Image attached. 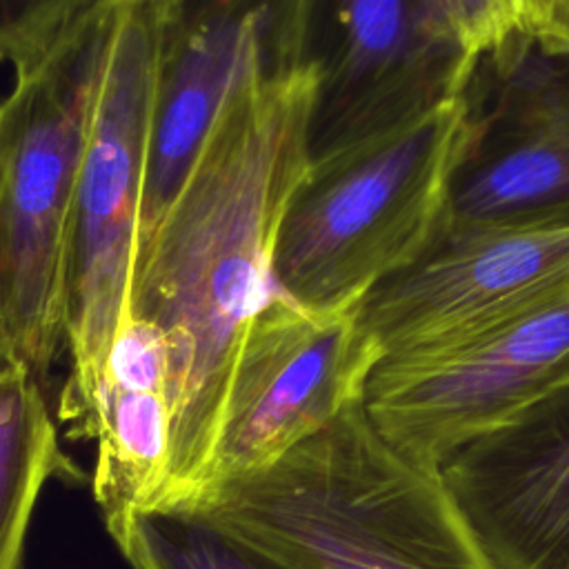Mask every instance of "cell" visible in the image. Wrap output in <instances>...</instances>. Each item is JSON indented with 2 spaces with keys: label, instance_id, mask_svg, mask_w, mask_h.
Instances as JSON below:
<instances>
[{
  "label": "cell",
  "instance_id": "cell-1",
  "mask_svg": "<svg viewBox=\"0 0 569 569\" xmlns=\"http://www.w3.org/2000/svg\"><path fill=\"white\" fill-rule=\"evenodd\" d=\"M318 84L313 58L251 69L138 244L129 313L151 322L169 351L171 473L160 505L198 491L244 331L276 293V242L311 164Z\"/></svg>",
  "mask_w": 569,
  "mask_h": 569
},
{
  "label": "cell",
  "instance_id": "cell-2",
  "mask_svg": "<svg viewBox=\"0 0 569 569\" xmlns=\"http://www.w3.org/2000/svg\"><path fill=\"white\" fill-rule=\"evenodd\" d=\"M187 505L300 569H491L440 471L391 447L362 398Z\"/></svg>",
  "mask_w": 569,
  "mask_h": 569
},
{
  "label": "cell",
  "instance_id": "cell-3",
  "mask_svg": "<svg viewBox=\"0 0 569 569\" xmlns=\"http://www.w3.org/2000/svg\"><path fill=\"white\" fill-rule=\"evenodd\" d=\"M467 138L458 96L311 158L278 233L276 291L313 311H349L411 267L447 220Z\"/></svg>",
  "mask_w": 569,
  "mask_h": 569
},
{
  "label": "cell",
  "instance_id": "cell-4",
  "mask_svg": "<svg viewBox=\"0 0 569 569\" xmlns=\"http://www.w3.org/2000/svg\"><path fill=\"white\" fill-rule=\"evenodd\" d=\"M169 0L109 7L73 200L64 345L71 373L58 416L93 436L107 356L129 320L142 222L151 113Z\"/></svg>",
  "mask_w": 569,
  "mask_h": 569
},
{
  "label": "cell",
  "instance_id": "cell-5",
  "mask_svg": "<svg viewBox=\"0 0 569 569\" xmlns=\"http://www.w3.org/2000/svg\"><path fill=\"white\" fill-rule=\"evenodd\" d=\"M109 9L44 60L13 71L0 100V280L18 362L40 382L64 345L76 184Z\"/></svg>",
  "mask_w": 569,
  "mask_h": 569
},
{
  "label": "cell",
  "instance_id": "cell-6",
  "mask_svg": "<svg viewBox=\"0 0 569 569\" xmlns=\"http://www.w3.org/2000/svg\"><path fill=\"white\" fill-rule=\"evenodd\" d=\"M569 385V293L460 340L385 356L362 405L380 436L431 469Z\"/></svg>",
  "mask_w": 569,
  "mask_h": 569
},
{
  "label": "cell",
  "instance_id": "cell-7",
  "mask_svg": "<svg viewBox=\"0 0 569 569\" xmlns=\"http://www.w3.org/2000/svg\"><path fill=\"white\" fill-rule=\"evenodd\" d=\"M380 358L356 309L313 311L276 291L244 331L216 449L193 498L273 465L318 433L362 398Z\"/></svg>",
  "mask_w": 569,
  "mask_h": 569
},
{
  "label": "cell",
  "instance_id": "cell-8",
  "mask_svg": "<svg viewBox=\"0 0 569 569\" xmlns=\"http://www.w3.org/2000/svg\"><path fill=\"white\" fill-rule=\"evenodd\" d=\"M462 98L469 138L442 227L569 220V53L520 29L478 58Z\"/></svg>",
  "mask_w": 569,
  "mask_h": 569
},
{
  "label": "cell",
  "instance_id": "cell-9",
  "mask_svg": "<svg viewBox=\"0 0 569 569\" xmlns=\"http://www.w3.org/2000/svg\"><path fill=\"white\" fill-rule=\"evenodd\" d=\"M569 293V220L442 227L356 307L382 358L433 349Z\"/></svg>",
  "mask_w": 569,
  "mask_h": 569
},
{
  "label": "cell",
  "instance_id": "cell-10",
  "mask_svg": "<svg viewBox=\"0 0 569 569\" xmlns=\"http://www.w3.org/2000/svg\"><path fill=\"white\" fill-rule=\"evenodd\" d=\"M311 58V158L462 96L478 62L433 0H316Z\"/></svg>",
  "mask_w": 569,
  "mask_h": 569
},
{
  "label": "cell",
  "instance_id": "cell-11",
  "mask_svg": "<svg viewBox=\"0 0 569 569\" xmlns=\"http://www.w3.org/2000/svg\"><path fill=\"white\" fill-rule=\"evenodd\" d=\"M316 0H169L138 244L182 187L236 84L311 58Z\"/></svg>",
  "mask_w": 569,
  "mask_h": 569
},
{
  "label": "cell",
  "instance_id": "cell-12",
  "mask_svg": "<svg viewBox=\"0 0 569 569\" xmlns=\"http://www.w3.org/2000/svg\"><path fill=\"white\" fill-rule=\"evenodd\" d=\"M438 471L491 569H569V385Z\"/></svg>",
  "mask_w": 569,
  "mask_h": 569
},
{
  "label": "cell",
  "instance_id": "cell-13",
  "mask_svg": "<svg viewBox=\"0 0 569 569\" xmlns=\"http://www.w3.org/2000/svg\"><path fill=\"white\" fill-rule=\"evenodd\" d=\"M93 496L111 538L138 509L162 502L171 473V409L162 389L102 382L93 411Z\"/></svg>",
  "mask_w": 569,
  "mask_h": 569
},
{
  "label": "cell",
  "instance_id": "cell-14",
  "mask_svg": "<svg viewBox=\"0 0 569 569\" xmlns=\"http://www.w3.org/2000/svg\"><path fill=\"white\" fill-rule=\"evenodd\" d=\"M49 478L82 473L60 449L42 382L20 371L0 385V569H20L31 513Z\"/></svg>",
  "mask_w": 569,
  "mask_h": 569
},
{
  "label": "cell",
  "instance_id": "cell-15",
  "mask_svg": "<svg viewBox=\"0 0 569 569\" xmlns=\"http://www.w3.org/2000/svg\"><path fill=\"white\" fill-rule=\"evenodd\" d=\"M113 542L133 569H300L189 505L138 509Z\"/></svg>",
  "mask_w": 569,
  "mask_h": 569
},
{
  "label": "cell",
  "instance_id": "cell-16",
  "mask_svg": "<svg viewBox=\"0 0 569 569\" xmlns=\"http://www.w3.org/2000/svg\"><path fill=\"white\" fill-rule=\"evenodd\" d=\"M102 0H0V60L13 71L44 60Z\"/></svg>",
  "mask_w": 569,
  "mask_h": 569
},
{
  "label": "cell",
  "instance_id": "cell-17",
  "mask_svg": "<svg viewBox=\"0 0 569 569\" xmlns=\"http://www.w3.org/2000/svg\"><path fill=\"white\" fill-rule=\"evenodd\" d=\"M467 53L480 58L522 29V0H433Z\"/></svg>",
  "mask_w": 569,
  "mask_h": 569
},
{
  "label": "cell",
  "instance_id": "cell-18",
  "mask_svg": "<svg viewBox=\"0 0 569 569\" xmlns=\"http://www.w3.org/2000/svg\"><path fill=\"white\" fill-rule=\"evenodd\" d=\"M522 31L551 51L569 53V0H522Z\"/></svg>",
  "mask_w": 569,
  "mask_h": 569
},
{
  "label": "cell",
  "instance_id": "cell-19",
  "mask_svg": "<svg viewBox=\"0 0 569 569\" xmlns=\"http://www.w3.org/2000/svg\"><path fill=\"white\" fill-rule=\"evenodd\" d=\"M0 127H2V107H0ZM20 371H27V369L18 362L13 345H11L7 313H4V300H2V280H0V385Z\"/></svg>",
  "mask_w": 569,
  "mask_h": 569
},
{
  "label": "cell",
  "instance_id": "cell-20",
  "mask_svg": "<svg viewBox=\"0 0 569 569\" xmlns=\"http://www.w3.org/2000/svg\"><path fill=\"white\" fill-rule=\"evenodd\" d=\"M131 2H142V0H102V9H109V7H120V4H131Z\"/></svg>",
  "mask_w": 569,
  "mask_h": 569
}]
</instances>
